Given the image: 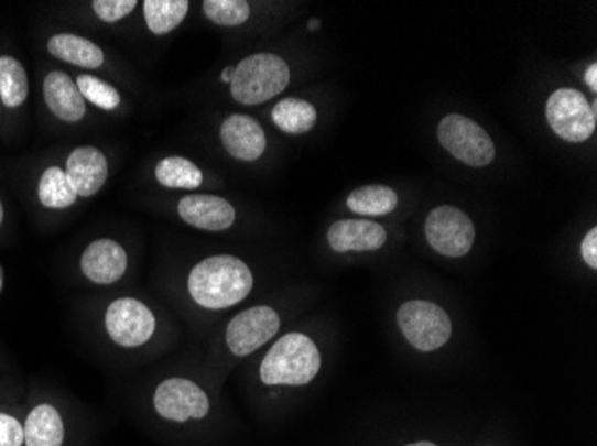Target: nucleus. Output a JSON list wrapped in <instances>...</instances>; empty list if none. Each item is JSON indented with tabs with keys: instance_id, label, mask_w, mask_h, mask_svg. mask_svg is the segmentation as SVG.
Wrapping results in <instances>:
<instances>
[{
	"instance_id": "3",
	"label": "nucleus",
	"mask_w": 597,
	"mask_h": 446,
	"mask_svg": "<svg viewBox=\"0 0 597 446\" xmlns=\"http://www.w3.org/2000/svg\"><path fill=\"white\" fill-rule=\"evenodd\" d=\"M290 68L285 59L269 52L252 54L232 68V99L243 106H257L285 91Z\"/></svg>"
},
{
	"instance_id": "25",
	"label": "nucleus",
	"mask_w": 597,
	"mask_h": 446,
	"mask_svg": "<svg viewBox=\"0 0 597 446\" xmlns=\"http://www.w3.org/2000/svg\"><path fill=\"white\" fill-rule=\"evenodd\" d=\"M203 10L209 22L224 28L246 24L251 14L246 0H204Z\"/></svg>"
},
{
	"instance_id": "23",
	"label": "nucleus",
	"mask_w": 597,
	"mask_h": 446,
	"mask_svg": "<svg viewBox=\"0 0 597 446\" xmlns=\"http://www.w3.org/2000/svg\"><path fill=\"white\" fill-rule=\"evenodd\" d=\"M29 83L25 68L19 59L0 56V99L8 108H19L28 99Z\"/></svg>"
},
{
	"instance_id": "30",
	"label": "nucleus",
	"mask_w": 597,
	"mask_h": 446,
	"mask_svg": "<svg viewBox=\"0 0 597 446\" xmlns=\"http://www.w3.org/2000/svg\"><path fill=\"white\" fill-rule=\"evenodd\" d=\"M585 83H587L588 88L593 89V91H597V65H596V63H593V65L588 66L587 72H585Z\"/></svg>"
},
{
	"instance_id": "31",
	"label": "nucleus",
	"mask_w": 597,
	"mask_h": 446,
	"mask_svg": "<svg viewBox=\"0 0 597 446\" xmlns=\"http://www.w3.org/2000/svg\"><path fill=\"white\" fill-rule=\"evenodd\" d=\"M232 77V68H226L222 74V80L224 83H231Z\"/></svg>"
},
{
	"instance_id": "2",
	"label": "nucleus",
	"mask_w": 597,
	"mask_h": 446,
	"mask_svg": "<svg viewBox=\"0 0 597 446\" xmlns=\"http://www.w3.org/2000/svg\"><path fill=\"white\" fill-rule=\"evenodd\" d=\"M321 371V352L306 334H285L263 357L261 382L267 385H306Z\"/></svg>"
},
{
	"instance_id": "1",
	"label": "nucleus",
	"mask_w": 597,
	"mask_h": 446,
	"mask_svg": "<svg viewBox=\"0 0 597 446\" xmlns=\"http://www.w3.org/2000/svg\"><path fill=\"white\" fill-rule=\"evenodd\" d=\"M251 268L232 255H214L195 264L188 278V292L195 304L206 309H228L251 293Z\"/></svg>"
},
{
	"instance_id": "29",
	"label": "nucleus",
	"mask_w": 597,
	"mask_h": 446,
	"mask_svg": "<svg viewBox=\"0 0 597 446\" xmlns=\"http://www.w3.org/2000/svg\"><path fill=\"white\" fill-rule=\"evenodd\" d=\"M582 258L588 266L596 270L597 268V227L588 230L585 235L584 243H582Z\"/></svg>"
},
{
	"instance_id": "21",
	"label": "nucleus",
	"mask_w": 597,
	"mask_h": 446,
	"mask_svg": "<svg viewBox=\"0 0 597 446\" xmlns=\"http://www.w3.org/2000/svg\"><path fill=\"white\" fill-rule=\"evenodd\" d=\"M191 10V2L186 0H145L143 14L151 33L162 36L169 34L185 20Z\"/></svg>"
},
{
	"instance_id": "17",
	"label": "nucleus",
	"mask_w": 597,
	"mask_h": 446,
	"mask_svg": "<svg viewBox=\"0 0 597 446\" xmlns=\"http://www.w3.org/2000/svg\"><path fill=\"white\" fill-rule=\"evenodd\" d=\"M63 439V420L53 405L42 404L29 413L24 425L25 446H62Z\"/></svg>"
},
{
	"instance_id": "18",
	"label": "nucleus",
	"mask_w": 597,
	"mask_h": 446,
	"mask_svg": "<svg viewBox=\"0 0 597 446\" xmlns=\"http://www.w3.org/2000/svg\"><path fill=\"white\" fill-rule=\"evenodd\" d=\"M47 48L54 57L70 65L99 68L105 63V54L96 43L76 34H56L48 40Z\"/></svg>"
},
{
	"instance_id": "15",
	"label": "nucleus",
	"mask_w": 597,
	"mask_h": 446,
	"mask_svg": "<svg viewBox=\"0 0 597 446\" xmlns=\"http://www.w3.org/2000/svg\"><path fill=\"white\" fill-rule=\"evenodd\" d=\"M82 270L96 284H113L128 270V254L113 240H97L83 252Z\"/></svg>"
},
{
	"instance_id": "24",
	"label": "nucleus",
	"mask_w": 597,
	"mask_h": 446,
	"mask_svg": "<svg viewBox=\"0 0 597 446\" xmlns=\"http://www.w3.org/2000/svg\"><path fill=\"white\" fill-rule=\"evenodd\" d=\"M158 183L166 188L195 189L203 184V172L185 157H165L156 166Z\"/></svg>"
},
{
	"instance_id": "27",
	"label": "nucleus",
	"mask_w": 597,
	"mask_h": 446,
	"mask_svg": "<svg viewBox=\"0 0 597 446\" xmlns=\"http://www.w3.org/2000/svg\"><path fill=\"white\" fill-rule=\"evenodd\" d=\"M91 6L100 20L113 24V22L122 20L123 17H128L137 8L138 2L137 0H96Z\"/></svg>"
},
{
	"instance_id": "10",
	"label": "nucleus",
	"mask_w": 597,
	"mask_h": 446,
	"mask_svg": "<svg viewBox=\"0 0 597 446\" xmlns=\"http://www.w3.org/2000/svg\"><path fill=\"white\" fill-rule=\"evenodd\" d=\"M154 409L162 418L183 423L186 420H203L209 413V399L199 385L188 379L172 377L158 385Z\"/></svg>"
},
{
	"instance_id": "19",
	"label": "nucleus",
	"mask_w": 597,
	"mask_h": 446,
	"mask_svg": "<svg viewBox=\"0 0 597 446\" xmlns=\"http://www.w3.org/2000/svg\"><path fill=\"white\" fill-rule=\"evenodd\" d=\"M398 204V193L381 184L361 186L347 197V207L361 217H384L395 211Z\"/></svg>"
},
{
	"instance_id": "14",
	"label": "nucleus",
	"mask_w": 597,
	"mask_h": 446,
	"mask_svg": "<svg viewBox=\"0 0 597 446\" xmlns=\"http://www.w3.org/2000/svg\"><path fill=\"white\" fill-rule=\"evenodd\" d=\"M65 174L77 195L91 197L105 186L108 160L96 146H79L68 155Z\"/></svg>"
},
{
	"instance_id": "32",
	"label": "nucleus",
	"mask_w": 597,
	"mask_h": 446,
	"mask_svg": "<svg viewBox=\"0 0 597 446\" xmlns=\"http://www.w3.org/2000/svg\"><path fill=\"white\" fill-rule=\"evenodd\" d=\"M308 28L312 29H318L321 28V22H318V20H310V24H308Z\"/></svg>"
},
{
	"instance_id": "33",
	"label": "nucleus",
	"mask_w": 597,
	"mask_h": 446,
	"mask_svg": "<svg viewBox=\"0 0 597 446\" xmlns=\"http://www.w3.org/2000/svg\"><path fill=\"white\" fill-rule=\"evenodd\" d=\"M406 446H436L435 443H430V442H419V443H413V445H406Z\"/></svg>"
},
{
	"instance_id": "16",
	"label": "nucleus",
	"mask_w": 597,
	"mask_h": 446,
	"mask_svg": "<svg viewBox=\"0 0 597 446\" xmlns=\"http://www.w3.org/2000/svg\"><path fill=\"white\" fill-rule=\"evenodd\" d=\"M43 95L48 109L65 122H79L86 113V104L76 83L65 72H51L43 83Z\"/></svg>"
},
{
	"instance_id": "6",
	"label": "nucleus",
	"mask_w": 597,
	"mask_h": 446,
	"mask_svg": "<svg viewBox=\"0 0 597 446\" xmlns=\"http://www.w3.org/2000/svg\"><path fill=\"white\" fill-rule=\"evenodd\" d=\"M545 117L553 132L571 143L587 141L596 131V113L578 89L553 91L545 106Z\"/></svg>"
},
{
	"instance_id": "4",
	"label": "nucleus",
	"mask_w": 597,
	"mask_h": 446,
	"mask_svg": "<svg viewBox=\"0 0 597 446\" xmlns=\"http://www.w3.org/2000/svg\"><path fill=\"white\" fill-rule=\"evenodd\" d=\"M398 325L408 344L421 352H435L453 334L449 316L433 302H404L398 311Z\"/></svg>"
},
{
	"instance_id": "34",
	"label": "nucleus",
	"mask_w": 597,
	"mask_h": 446,
	"mask_svg": "<svg viewBox=\"0 0 597 446\" xmlns=\"http://www.w3.org/2000/svg\"><path fill=\"white\" fill-rule=\"evenodd\" d=\"M2 220H4V207L0 204V224H2Z\"/></svg>"
},
{
	"instance_id": "26",
	"label": "nucleus",
	"mask_w": 597,
	"mask_h": 446,
	"mask_svg": "<svg viewBox=\"0 0 597 446\" xmlns=\"http://www.w3.org/2000/svg\"><path fill=\"white\" fill-rule=\"evenodd\" d=\"M76 85L82 91L83 99L94 104L97 108L111 111L120 104V95L117 88L106 83V80L99 79V77L79 76Z\"/></svg>"
},
{
	"instance_id": "8",
	"label": "nucleus",
	"mask_w": 597,
	"mask_h": 446,
	"mask_svg": "<svg viewBox=\"0 0 597 446\" xmlns=\"http://www.w3.org/2000/svg\"><path fill=\"white\" fill-rule=\"evenodd\" d=\"M154 329L156 319L152 311L137 298H119L106 311V330L120 347H142L152 338Z\"/></svg>"
},
{
	"instance_id": "5",
	"label": "nucleus",
	"mask_w": 597,
	"mask_h": 446,
	"mask_svg": "<svg viewBox=\"0 0 597 446\" xmlns=\"http://www.w3.org/2000/svg\"><path fill=\"white\" fill-rule=\"evenodd\" d=\"M438 141L455 160L481 168L492 163L496 145L479 123L462 115H447L438 123Z\"/></svg>"
},
{
	"instance_id": "35",
	"label": "nucleus",
	"mask_w": 597,
	"mask_h": 446,
	"mask_svg": "<svg viewBox=\"0 0 597 446\" xmlns=\"http://www.w3.org/2000/svg\"><path fill=\"white\" fill-rule=\"evenodd\" d=\"M0 284H2V281H0Z\"/></svg>"
},
{
	"instance_id": "7",
	"label": "nucleus",
	"mask_w": 597,
	"mask_h": 446,
	"mask_svg": "<svg viewBox=\"0 0 597 446\" xmlns=\"http://www.w3.org/2000/svg\"><path fill=\"white\" fill-rule=\"evenodd\" d=\"M424 230L427 243L446 258H464L475 244V224L458 207H435L427 217Z\"/></svg>"
},
{
	"instance_id": "22",
	"label": "nucleus",
	"mask_w": 597,
	"mask_h": 446,
	"mask_svg": "<svg viewBox=\"0 0 597 446\" xmlns=\"http://www.w3.org/2000/svg\"><path fill=\"white\" fill-rule=\"evenodd\" d=\"M40 203L51 209H63V207L74 206L76 204V189L68 181L65 170L59 166H51L43 172L39 184Z\"/></svg>"
},
{
	"instance_id": "20",
	"label": "nucleus",
	"mask_w": 597,
	"mask_h": 446,
	"mask_svg": "<svg viewBox=\"0 0 597 446\" xmlns=\"http://www.w3.org/2000/svg\"><path fill=\"white\" fill-rule=\"evenodd\" d=\"M272 122L286 134H304L317 123V109L306 100L289 97L275 104L271 113Z\"/></svg>"
},
{
	"instance_id": "13",
	"label": "nucleus",
	"mask_w": 597,
	"mask_h": 446,
	"mask_svg": "<svg viewBox=\"0 0 597 446\" xmlns=\"http://www.w3.org/2000/svg\"><path fill=\"white\" fill-rule=\"evenodd\" d=\"M177 211L181 220L211 232L229 229L235 224V207L215 195H186L181 198Z\"/></svg>"
},
{
	"instance_id": "9",
	"label": "nucleus",
	"mask_w": 597,
	"mask_h": 446,
	"mask_svg": "<svg viewBox=\"0 0 597 446\" xmlns=\"http://www.w3.org/2000/svg\"><path fill=\"white\" fill-rule=\"evenodd\" d=\"M280 315L272 307H251L229 322L226 341L235 356L246 357L269 344L280 330Z\"/></svg>"
},
{
	"instance_id": "12",
	"label": "nucleus",
	"mask_w": 597,
	"mask_h": 446,
	"mask_svg": "<svg viewBox=\"0 0 597 446\" xmlns=\"http://www.w3.org/2000/svg\"><path fill=\"white\" fill-rule=\"evenodd\" d=\"M327 241L338 254L375 252L387 243V230L378 221L340 220L329 227Z\"/></svg>"
},
{
	"instance_id": "11",
	"label": "nucleus",
	"mask_w": 597,
	"mask_h": 446,
	"mask_svg": "<svg viewBox=\"0 0 597 446\" xmlns=\"http://www.w3.org/2000/svg\"><path fill=\"white\" fill-rule=\"evenodd\" d=\"M220 140L229 155L240 161L260 160L267 149V137L260 123L247 115H231L220 128Z\"/></svg>"
},
{
	"instance_id": "28",
	"label": "nucleus",
	"mask_w": 597,
	"mask_h": 446,
	"mask_svg": "<svg viewBox=\"0 0 597 446\" xmlns=\"http://www.w3.org/2000/svg\"><path fill=\"white\" fill-rule=\"evenodd\" d=\"M24 445V425L10 414L0 413V446Z\"/></svg>"
}]
</instances>
